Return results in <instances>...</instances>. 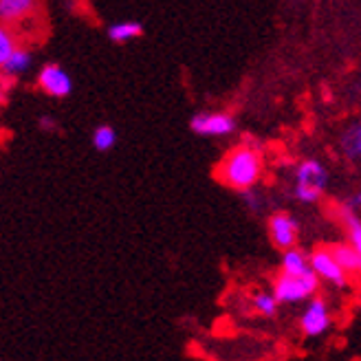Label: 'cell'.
Returning <instances> with one entry per match:
<instances>
[{
    "label": "cell",
    "mask_w": 361,
    "mask_h": 361,
    "mask_svg": "<svg viewBox=\"0 0 361 361\" xmlns=\"http://www.w3.org/2000/svg\"><path fill=\"white\" fill-rule=\"evenodd\" d=\"M260 172H262L260 154L254 148L240 146L236 150H231L221 161L219 170H216V176H219L221 183H225L227 188L247 192L249 188L256 185V180L260 178Z\"/></svg>",
    "instance_id": "cell-1"
},
{
    "label": "cell",
    "mask_w": 361,
    "mask_h": 361,
    "mask_svg": "<svg viewBox=\"0 0 361 361\" xmlns=\"http://www.w3.org/2000/svg\"><path fill=\"white\" fill-rule=\"evenodd\" d=\"M329 183V174L317 161H304L295 172V196L304 203H315L322 198Z\"/></svg>",
    "instance_id": "cell-2"
},
{
    "label": "cell",
    "mask_w": 361,
    "mask_h": 361,
    "mask_svg": "<svg viewBox=\"0 0 361 361\" xmlns=\"http://www.w3.org/2000/svg\"><path fill=\"white\" fill-rule=\"evenodd\" d=\"M317 280L319 276L311 269L309 274L302 276H291V274H282L274 286V295L282 304H295L306 298H311L317 291Z\"/></svg>",
    "instance_id": "cell-3"
},
{
    "label": "cell",
    "mask_w": 361,
    "mask_h": 361,
    "mask_svg": "<svg viewBox=\"0 0 361 361\" xmlns=\"http://www.w3.org/2000/svg\"><path fill=\"white\" fill-rule=\"evenodd\" d=\"M190 128L203 137H225L233 133L236 123L225 113H201L192 117Z\"/></svg>",
    "instance_id": "cell-4"
},
{
    "label": "cell",
    "mask_w": 361,
    "mask_h": 361,
    "mask_svg": "<svg viewBox=\"0 0 361 361\" xmlns=\"http://www.w3.org/2000/svg\"><path fill=\"white\" fill-rule=\"evenodd\" d=\"M311 267L322 280H326V282H331L335 286H346L348 284V274L344 271V267L335 260L331 249H317L315 254L311 256Z\"/></svg>",
    "instance_id": "cell-5"
},
{
    "label": "cell",
    "mask_w": 361,
    "mask_h": 361,
    "mask_svg": "<svg viewBox=\"0 0 361 361\" xmlns=\"http://www.w3.org/2000/svg\"><path fill=\"white\" fill-rule=\"evenodd\" d=\"M300 326L302 333L306 337H317L322 333H326L331 326V313H329V306L324 300H311L309 306L304 309L302 319H300Z\"/></svg>",
    "instance_id": "cell-6"
},
{
    "label": "cell",
    "mask_w": 361,
    "mask_h": 361,
    "mask_svg": "<svg viewBox=\"0 0 361 361\" xmlns=\"http://www.w3.org/2000/svg\"><path fill=\"white\" fill-rule=\"evenodd\" d=\"M269 236L278 249H291L298 240V223L288 214H274L269 219Z\"/></svg>",
    "instance_id": "cell-7"
},
{
    "label": "cell",
    "mask_w": 361,
    "mask_h": 361,
    "mask_svg": "<svg viewBox=\"0 0 361 361\" xmlns=\"http://www.w3.org/2000/svg\"><path fill=\"white\" fill-rule=\"evenodd\" d=\"M38 84L51 97H66L71 93V78L66 75V71L58 64H47L42 66Z\"/></svg>",
    "instance_id": "cell-8"
},
{
    "label": "cell",
    "mask_w": 361,
    "mask_h": 361,
    "mask_svg": "<svg viewBox=\"0 0 361 361\" xmlns=\"http://www.w3.org/2000/svg\"><path fill=\"white\" fill-rule=\"evenodd\" d=\"M33 3L35 0H0V18L7 25L20 23L33 11Z\"/></svg>",
    "instance_id": "cell-9"
},
{
    "label": "cell",
    "mask_w": 361,
    "mask_h": 361,
    "mask_svg": "<svg viewBox=\"0 0 361 361\" xmlns=\"http://www.w3.org/2000/svg\"><path fill=\"white\" fill-rule=\"evenodd\" d=\"M333 251V256L335 260L344 267L346 274H359L361 271V256H359V251L355 249V245H335L331 247Z\"/></svg>",
    "instance_id": "cell-10"
},
{
    "label": "cell",
    "mask_w": 361,
    "mask_h": 361,
    "mask_svg": "<svg viewBox=\"0 0 361 361\" xmlns=\"http://www.w3.org/2000/svg\"><path fill=\"white\" fill-rule=\"evenodd\" d=\"M313 267L311 260H306V256L298 249H284V256H282V274H291V276H302V274H309Z\"/></svg>",
    "instance_id": "cell-11"
},
{
    "label": "cell",
    "mask_w": 361,
    "mask_h": 361,
    "mask_svg": "<svg viewBox=\"0 0 361 361\" xmlns=\"http://www.w3.org/2000/svg\"><path fill=\"white\" fill-rule=\"evenodd\" d=\"M143 33V27L137 20H123V23H115L108 27V38L113 42H130Z\"/></svg>",
    "instance_id": "cell-12"
},
{
    "label": "cell",
    "mask_w": 361,
    "mask_h": 361,
    "mask_svg": "<svg viewBox=\"0 0 361 361\" xmlns=\"http://www.w3.org/2000/svg\"><path fill=\"white\" fill-rule=\"evenodd\" d=\"M29 66H31V53L27 49H16L11 53V58L7 62H3V71H5V75H9V78L27 73Z\"/></svg>",
    "instance_id": "cell-13"
},
{
    "label": "cell",
    "mask_w": 361,
    "mask_h": 361,
    "mask_svg": "<svg viewBox=\"0 0 361 361\" xmlns=\"http://www.w3.org/2000/svg\"><path fill=\"white\" fill-rule=\"evenodd\" d=\"M117 143V133L113 126H99V128L93 133V146L99 152H108L113 150Z\"/></svg>",
    "instance_id": "cell-14"
},
{
    "label": "cell",
    "mask_w": 361,
    "mask_h": 361,
    "mask_svg": "<svg viewBox=\"0 0 361 361\" xmlns=\"http://www.w3.org/2000/svg\"><path fill=\"white\" fill-rule=\"evenodd\" d=\"M344 216V225L348 229V236H350V243L355 245V249L359 251V256H361V219L355 214V209H344L341 212Z\"/></svg>",
    "instance_id": "cell-15"
},
{
    "label": "cell",
    "mask_w": 361,
    "mask_h": 361,
    "mask_svg": "<svg viewBox=\"0 0 361 361\" xmlns=\"http://www.w3.org/2000/svg\"><path fill=\"white\" fill-rule=\"evenodd\" d=\"M251 304H254V309L264 315V317H271L276 315V309H278V298L271 295V293H256L254 300H251Z\"/></svg>",
    "instance_id": "cell-16"
},
{
    "label": "cell",
    "mask_w": 361,
    "mask_h": 361,
    "mask_svg": "<svg viewBox=\"0 0 361 361\" xmlns=\"http://www.w3.org/2000/svg\"><path fill=\"white\" fill-rule=\"evenodd\" d=\"M344 150L350 159H361V126L357 128H350L346 135H344Z\"/></svg>",
    "instance_id": "cell-17"
},
{
    "label": "cell",
    "mask_w": 361,
    "mask_h": 361,
    "mask_svg": "<svg viewBox=\"0 0 361 361\" xmlns=\"http://www.w3.org/2000/svg\"><path fill=\"white\" fill-rule=\"evenodd\" d=\"M16 49H18V47H16V42H13L11 31H7V29L0 31V64L7 62Z\"/></svg>",
    "instance_id": "cell-18"
},
{
    "label": "cell",
    "mask_w": 361,
    "mask_h": 361,
    "mask_svg": "<svg viewBox=\"0 0 361 361\" xmlns=\"http://www.w3.org/2000/svg\"><path fill=\"white\" fill-rule=\"evenodd\" d=\"M40 126H42V128H47V130H51L53 126H56V121H53L51 117H42V119H40Z\"/></svg>",
    "instance_id": "cell-19"
},
{
    "label": "cell",
    "mask_w": 361,
    "mask_h": 361,
    "mask_svg": "<svg viewBox=\"0 0 361 361\" xmlns=\"http://www.w3.org/2000/svg\"><path fill=\"white\" fill-rule=\"evenodd\" d=\"M350 209H361V192L353 196V201H350Z\"/></svg>",
    "instance_id": "cell-20"
}]
</instances>
